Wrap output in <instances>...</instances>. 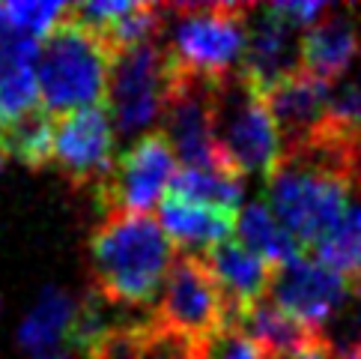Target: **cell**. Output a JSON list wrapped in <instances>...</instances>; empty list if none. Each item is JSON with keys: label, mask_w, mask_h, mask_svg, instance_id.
Returning a JSON list of instances; mask_svg holds the SVG:
<instances>
[{"label": "cell", "mask_w": 361, "mask_h": 359, "mask_svg": "<svg viewBox=\"0 0 361 359\" xmlns=\"http://www.w3.org/2000/svg\"><path fill=\"white\" fill-rule=\"evenodd\" d=\"M173 242L149 213H105L90 237V273L102 300L144 309L173 266Z\"/></svg>", "instance_id": "cell-1"}, {"label": "cell", "mask_w": 361, "mask_h": 359, "mask_svg": "<svg viewBox=\"0 0 361 359\" xmlns=\"http://www.w3.org/2000/svg\"><path fill=\"white\" fill-rule=\"evenodd\" d=\"M209 117L218 165L245 180V174L272 177L281 162V141L275 132L263 90L242 69L215 78L209 96Z\"/></svg>", "instance_id": "cell-2"}, {"label": "cell", "mask_w": 361, "mask_h": 359, "mask_svg": "<svg viewBox=\"0 0 361 359\" xmlns=\"http://www.w3.org/2000/svg\"><path fill=\"white\" fill-rule=\"evenodd\" d=\"M350 177L338 165H329L317 156H283L272 177L266 180L269 210L293 234V240L314 252L346 213Z\"/></svg>", "instance_id": "cell-3"}, {"label": "cell", "mask_w": 361, "mask_h": 359, "mask_svg": "<svg viewBox=\"0 0 361 359\" xmlns=\"http://www.w3.org/2000/svg\"><path fill=\"white\" fill-rule=\"evenodd\" d=\"M111 54L96 33L75 21L69 12L39 42L36 84L42 108L54 114H75L102 105L108 96Z\"/></svg>", "instance_id": "cell-4"}, {"label": "cell", "mask_w": 361, "mask_h": 359, "mask_svg": "<svg viewBox=\"0 0 361 359\" xmlns=\"http://www.w3.org/2000/svg\"><path fill=\"white\" fill-rule=\"evenodd\" d=\"M248 9L251 4H164L167 57L209 78L239 69Z\"/></svg>", "instance_id": "cell-5"}, {"label": "cell", "mask_w": 361, "mask_h": 359, "mask_svg": "<svg viewBox=\"0 0 361 359\" xmlns=\"http://www.w3.org/2000/svg\"><path fill=\"white\" fill-rule=\"evenodd\" d=\"M152 320L195 344L227 324V300L200 254L179 252L161 285Z\"/></svg>", "instance_id": "cell-6"}, {"label": "cell", "mask_w": 361, "mask_h": 359, "mask_svg": "<svg viewBox=\"0 0 361 359\" xmlns=\"http://www.w3.org/2000/svg\"><path fill=\"white\" fill-rule=\"evenodd\" d=\"M167 78V51L164 42H147L111 54L108 69V111L114 126L123 135H135L156 123L161 114Z\"/></svg>", "instance_id": "cell-7"}, {"label": "cell", "mask_w": 361, "mask_h": 359, "mask_svg": "<svg viewBox=\"0 0 361 359\" xmlns=\"http://www.w3.org/2000/svg\"><path fill=\"white\" fill-rule=\"evenodd\" d=\"M176 156L164 132H147L128 144L114 162L105 186L96 192V204L105 213H149L173 183Z\"/></svg>", "instance_id": "cell-8"}, {"label": "cell", "mask_w": 361, "mask_h": 359, "mask_svg": "<svg viewBox=\"0 0 361 359\" xmlns=\"http://www.w3.org/2000/svg\"><path fill=\"white\" fill-rule=\"evenodd\" d=\"M114 144H117V126L105 105L75 111L57 123L51 165H57V171L69 180L72 189L99 192L117 162Z\"/></svg>", "instance_id": "cell-9"}, {"label": "cell", "mask_w": 361, "mask_h": 359, "mask_svg": "<svg viewBox=\"0 0 361 359\" xmlns=\"http://www.w3.org/2000/svg\"><path fill=\"white\" fill-rule=\"evenodd\" d=\"M266 297L299 324L322 329L331 314L350 300V288L338 269L302 254L290 264L275 266Z\"/></svg>", "instance_id": "cell-10"}, {"label": "cell", "mask_w": 361, "mask_h": 359, "mask_svg": "<svg viewBox=\"0 0 361 359\" xmlns=\"http://www.w3.org/2000/svg\"><path fill=\"white\" fill-rule=\"evenodd\" d=\"M263 96L281 141V156H293L319 135L326 120L329 84L299 66L275 81Z\"/></svg>", "instance_id": "cell-11"}, {"label": "cell", "mask_w": 361, "mask_h": 359, "mask_svg": "<svg viewBox=\"0 0 361 359\" xmlns=\"http://www.w3.org/2000/svg\"><path fill=\"white\" fill-rule=\"evenodd\" d=\"M299 48H302V30L269 6L248 9L245 21V54H242V72L266 93L275 81H281L287 72L299 69Z\"/></svg>", "instance_id": "cell-12"}, {"label": "cell", "mask_w": 361, "mask_h": 359, "mask_svg": "<svg viewBox=\"0 0 361 359\" xmlns=\"http://www.w3.org/2000/svg\"><path fill=\"white\" fill-rule=\"evenodd\" d=\"M358 12L353 9H334L322 16L311 30L302 33V48H299V66L311 72L322 84L341 81L346 72L353 69V60L358 54Z\"/></svg>", "instance_id": "cell-13"}, {"label": "cell", "mask_w": 361, "mask_h": 359, "mask_svg": "<svg viewBox=\"0 0 361 359\" xmlns=\"http://www.w3.org/2000/svg\"><path fill=\"white\" fill-rule=\"evenodd\" d=\"M200 258L209 266V273L215 276L218 288H221L227 300V314H233L242 305H248L254 300H263L272 285L275 266L266 258H260L248 246H242L239 240H224L218 246L200 252Z\"/></svg>", "instance_id": "cell-14"}, {"label": "cell", "mask_w": 361, "mask_h": 359, "mask_svg": "<svg viewBox=\"0 0 361 359\" xmlns=\"http://www.w3.org/2000/svg\"><path fill=\"white\" fill-rule=\"evenodd\" d=\"M227 324L239 326L242 332H248V336L260 344L266 359L299 353V351L311 348V344L326 339L322 329L299 324V320L290 317L287 312H281L269 297L254 300L248 305H242V309H236L233 314H227Z\"/></svg>", "instance_id": "cell-15"}, {"label": "cell", "mask_w": 361, "mask_h": 359, "mask_svg": "<svg viewBox=\"0 0 361 359\" xmlns=\"http://www.w3.org/2000/svg\"><path fill=\"white\" fill-rule=\"evenodd\" d=\"M239 213L215 210L206 204H195L176 195H167L159 201V225L167 234V240L179 246L183 252L188 249H212L218 242L230 240V234L236 230Z\"/></svg>", "instance_id": "cell-16"}, {"label": "cell", "mask_w": 361, "mask_h": 359, "mask_svg": "<svg viewBox=\"0 0 361 359\" xmlns=\"http://www.w3.org/2000/svg\"><path fill=\"white\" fill-rule=\"evenodd\" d=\"M75 312H78V302L66 290H60L54 285L42 288V293L30 305L27 317L18 324V344L33 356L57 351V344L66 341L69 336Z\"/></svg>", "instance_id": "cell-17"}, {"label": "cell", "mask_w": 361, "mask_h": 359, "mask_svg": "<svg viewBox=\"0 0 361 359\" xmlns=\"http://www.w3.org/2000/svg\"><path fill=\"white\" fill-rule=\"evenodd\" d=\"M54 117L42 105L0 120V150L33 171L45 168L54 159Z\"/></svg>", "instance_id": "cell-18"}, {"label": "cell", "mask_w": 361, "mask_h": 359, "mask_svg": "<svg viewBox=\"0 0 361 359\" xmlns=\"http://www.w3.org/2000/svg\"><path fill=\"white\" fill-rule=\"evenodd\" d=\"M236 228H239L242 246L257 252L272 266H283L305 254V249L293 240V234L278 222V216L269 210V204H263V201H251L248 207L239 213Z\"/></svg>", "instance_id": "cell-19"}, {"label": "cell", "mask_w": 361, "mask_h": 359, "mask_svg": "<svg viewBox=\"0 0 361 359\" xmlns=\"http://www.w3.org/2000/svg\"><path fill=\"white\" fill-rule=\"evenodd\" d=\"M171 195L206 204L215 210L239 213V204L245 195V180L236 174H227L221 168H179L173 174Z\"/></svg>", "instance_id": "cell-20"}, {"label": "cell", "mask_w": 361, "mask_h": 359, "mask_svg": "<svg viewBox=\"0 0 361 359\" xmlns=\"http://www.w3.org/2000/svg\"><path fill=\"white\" fill-rule=\"evenodd\" d=\"M314 258L338 269L353 297H361V204L346 207L338 228L314 249Z\"/></svg>", "instance_id": "cell-21"}, {"label": "cell", "mask_w": 361, "mask_h": 359, "mask_svg": "<svg viewBox=\"0 0 361 359\" xmlns=\"http://www.w3.org/2000/svg\"><path fill=\"white\" fill-rule=\"evenodd\" d=\"M69 4H0V16L9 24L18 36H27V40L42 42L45 36L57 28V24L66 18Z\"/></svg>", "instance_id": "cell-22"}, {"label": "cell", "mask_w": 361, "mask_h": 359, "mask_svg": "<svg viewBox=\"0 0 361 359\" xmlns=\"http://www.w3.org/2000/svg\"><path fill=\"white\" fill-rule=\"evenodd\" d=\"M191 359H266V353L248 332L224 324L221 329L191 344Z\"/></svg>", "instance_id": "cell-23"}, {"label": "cell", "mask_w": 361, "mask_h": 359, "mask_svg": "<svg viewBox=\"0 0 361 359\" xmlns=\"http://www.w3.org/2000/svg\"><path fill=\"white\" fill-rule=\"evenodd\" d=\"M272 359H334V356H331L329 341L322 339V341L311 344V348H305V351H299V353H290V356H272Z\"/></svg>", "instance_id": "cell-24"}, {"label": "cell", "mask_w": 361, "mask_h": 359, "mask_svg": "<svg viewBox=\"0 0 361 359\" xmlns=\"http://www.w3.org/2000/svg\"><path fill=\"white\" fill-rule=\"evenodd\" d=\"M30 359H75L72 351H48V353H36Z\"/></svg>", "instance_id": "cell-25"}, {"label": "cell", "mask_w": 361, "mask_h": 359, "mask_svg": "<svg viewBox=\"0 0 361 359\" xmlns=\"http://www.w3.org/2000/svg\"><path fill=\"white\" fill-rule=\"evenodd\" d=\"M4 162H6V153H4V150H0V168H4Z\"/></svg>", "instance_id": "cell-26"}]
</instances>
